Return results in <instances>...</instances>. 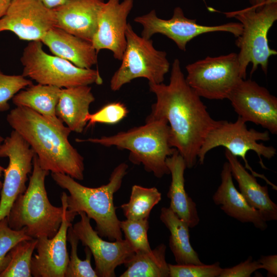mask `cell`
Wrapping results in <instances>:
<instances>
[{"label":"cell","mask_w":277,"mask_h":277,"mask_svg":"<svg viewBox=\"0 0 277 277\" xmlns=\"http://www.w3.org/2000/svg\"><path fill=\"white\" fill-rule=\"evenodd\" d=\"M78 214L80 220L72 226V229L82 245L87 247L93 256L97 276H115V268L131 259L135 253L133 249L125 239L104 240L92 228L86 214L81 211Z\"/></svg>","instance_id":"15"},{"label":"cell","mask_w":277,"mask_h":277,"mask_svg":"<svg viewBox=\"0 0 277 277\" xmlns=\"http://www.w3.org/2000/svg\"><path fill=\"white\" fill-rule=\"evenodd\" d=\"M67 193L62 192L61 200L64 214L60 227L52 238L37 239L36 253L32 257L31 271L34 277H65L69 256L67 248V232L75 216L67 211Z\"/></svg>","instance_id":"16"},{"label":"cell","mask_w":277,"mask_h":277,"mask_svg":"<svg viewBox=\"0 0 277 277\" xmlns=\"http://www.w3.org/2000/svg\"><path fill=\"white\" fill-rule=\"evenodd\" d=\"M134 21L143 27L141 36L151 39L155 34H161L173 41L177 47L185 51L188 43L201 34L214 32H226L239 36L242 31V25L240 22H230L215 26L199 24L196 19L186 17L182 9L176 7L172 16L168 19H162L157 16L155 10L147 14L138 16Z\"/></svg>","instance_id":"11"},{"label":"cell","mask_w":277,"mask_h":277,"mask_svg":"<svg viewBox=\"0 0 277 277\" xmlns=\"http://www.w3.org/2000/svg\"><path fill=\"white\" fill-rule=\"evenodd\" d=\"M46 7L54 9L64 4L67 0H38Z\"/></svg>","instance_id":"37"},{"label":"cell","mask_w":277,"mask_h":277,"mask_svg":"<svg viewBox=\"0 0 277 277\" xmlns=\"http://www.w3.org/2000/svg\"><path fill=\"white\" fill-rule=\"evenodd\" d=\"M128 111L126 106L120 102H113L104 105L96 112L87 114L86 121L87 127L96 123L114 124L125 117Z\"/></svg>","instance_id":"33"},{"label":"cell","mask_w":277,"mask_h":277,"mask_svg":"<svg viewBox=\"0 0 277 277\" xmlns=\"http://www.w3.org/2000/svg\"><path fill=\"white\" fill-rule=\"evenodd\" d=\"M166 246L161 244L148 252L134 253L124 265L121 277H168L169 269L165 258Z\"/></svg>","instance_id":"26"},{"label":"cell","mask_w":277,"mask_h":277,"mask_svg":"<svg viewBox=\"0 0 277 277\" xmlns=\"http://www.w3.org/2000/svg\"><path fill=\"white\" fill-rule=\"evenodd\" d=\"M67 241L71 246V253L65 277H98L91 265L92 253L89 248L85 247V260H81L78 256L77 246L80 240L73 230L72 225L68 229Z\"/></svg>","instance_id":"29"},{"label":"cell","mask_w":277,"mask_h":277,"mask_svg":"<svg viewBox=\"0 0 277 277\" xmlns=\"http://www.w3.org/2000/svg\"><path fill=\"white\" fill-rule=\"evenodd\" d=\"M126 37L122 63L110 80V89L119 90L125 84L140 77L147 78L150 83H163L170 68L167 53L155 49L151 39L137 35L129 23Z\"/></svg>","instance_id":"9"},{"label":"cell","mask_w":277,"mask_h":277,"mask_svg":"<svg viewBox=\"0 0 277 277\" xmlns=\"http://www.w3.org/2000/svg\"><path fill=\"white\" fill-rule=\"evenodd\" d=\"M32 84L31 80L22 74H5L0 69V112L9 110V101L19 91Z\"/></svg>","instance_id":"31"},{"label":"cell","mask_w":277,"mask_h":277,"mask_svg":"<svg viewBox=\"0 0 277 277\" xmlns=\"http://www.w3.org/2000/svg\"><path fill=\"white\" fill-rule=\"evenodd\" d=\"M5 168L0 165V191L2 187L3 183L1 180V177L2 176V173L4 172Z\"/></svg>","instance_id":"40"},{"label":"cell","mask_w":277,"mask_h":277,"mask_svg":"<svg viewBox=\"0 0 277 277\" xmlns=\"http://www.w3.org/2000/svg\"><path fill=\"white\" fill-rule=\"evenodd\" d=\"M161 199V193L156 187L147 188L134 185L132 187L129 201L121 207L127 219H148L152 208Z\"/></svg>","instance_id":"28"},{"label":"cell","mask_w":277,"mask_h":277,"mask_svg":"<svg viewBox=\"0 0 277 277\" xmlns=\"http://www.w3.org/2000/svg\"><path fill=\"white\" fill-rule=\"evenodd\" d=\"M37 239L19 242L7 254L0 277H31V262Z\"/></svg>","instance_id":"27"},{"label":"cell","mask_w":277,"mask_h":277,"mask_svg":"<svg viewBox=\"0 0 277 277\" xmlns=\"http://www.w3.org/2000/svg\"><path fill=\"white\" fill-rule=\"evenodd\" d=\"M54 55L76 66L91 68L97 62V53L91 42L54 27L41 40Z\"/></svg>","instance_id":"20"},{"label":"cell","mask_w":277,"mask_h":277,"mask_svg":"<svg viewBox=\"0 0 277 277\" xmlns=\"http://www.w3.org/2000/svg\"><path fill=\"white\" fill-rule=\"evenodd\" d=\"M120 227L126 240L135 253L151 250L148 240V219L130 220L120 221Z\"/></svg>","instance_id":"30"},{"label":"cell","mask_w":277,"mask_h":277,"mask_svg":"<svg viewBox=\"0 0 277 277\" xmlns=\"http://www.w3.org/2000/svg\"><path fill=\"white\" fill-rule=\"evenodd\" d=\"M251 6H261L266 3L269 0H248Z\"/></svg>","instance_id":"39"},{"label":"cell","mask_w":277,"mask_h":277,"mask_svg":"<svg viewBox=\"0 0 277 277\" xmlns=\"http://www.w3.org/2000/svg\"><path fill=\"white\" fill-rule=\"evenodd\" d=\"M261 268L262 265L259 261H253L250 256L234 266L223 268L219 277H250L253 272Z\"/></svg>","instance_id":"35"},{"label":"cell","mask_w":277,"mask_h":277,"mask_svg":"<svg viewBox=\"0 0 277 277\" xmlns=\"http://www.w3.org/2000/svg\"><path fill=\"white\" fill-rule=\"evenodd\" d=\"M75 141L127 149L130 152V162L143 165L146 171L157 178L170 174L166 161L176 150L171 146L170 127L164 119L146 120L144 125L111 136Z\"/></svg>","instance_id":"4"},{"label":"cell","mask_w":277,"mask_h":277,"mask_svg":"<svg viewBox=\"0 0 277 277\" xmlns=\"http://www.w3.org/2000/svg\"><path fill=\"white\" fill-rule=\"evenodd\" d=\"M188 84L201 97L228 98L241 80L238 54L207 56L186 66Z\"/></svg>","instance_id":"10"},{"label":"cell","mask_w":277,"mask_h":277,"mask_svg":"<svg viewBox=\"0 0 277 277\" xmlns=\"http://www.w3.org/2000/svg\"><path fill=\"white\" fill-rule=\"evenodd\" d=\"M149 86L156 100L146 120L167 121L171 146L187 168H193L205 137L219 121L210 116L201 97L187 83L178 58L172 63L168 84L149 83Z\"/></svg>","instance_id":"1"},{"label":"cell","mask_w":277,"mask_h":277,"mask_svg":"<svg viewBox=\"0 0 277 277\" xmlns=\"http://www.w3.org/2000/svg\"><path fill=\"white\" fill-rule=\"evenodd\" d=\"M61 88L56 86L38 84L31 85L21 90L12 98L16 107H25L41 114L59 127L64 126L57 116L55 108Z\"/></svg>","instance_id":"24"},{"label":"cell","mask_w":277,"mask_h":277,"mask_svg":"<svg viewBox=\"0 0 277 277\" xmlns=\"http://www.w3.org/2000/svg\"><path fill=\"white\" fill-rule=\"evenodd\" d=\"M228 162L221 173V182L212 196L213 202L228 215L242 223H251L261 230L267 227L260 212L251 207L235 188Z\"/></svg>","instance_id":"19"},{"label":"cell","mask_w":277,"mask_h":277,"mask_svg":"<svg viewBox=\"0 0 277 277\" xmlns=\"http://www.w3.org/2000/svg\"><path fill=\"white\" fill-rule=\"evenodd\" d=\"M235 112L245 122L260 125L277 134V98L250 79H242L228 98Z\"/></svg>","instance_id":"13"},{"label":"cell","mask_w":277,"mask_h":277,"mask_svg":"<svg viewBox=\"0 0 277 277\" xmlns=\"http://www.w3.org/2000/svg\"><path fill=\"white\" fill-rule=\"evenodd\" d=\"M32 239L26 234L24 227L18 230L11 228L8 225L7 217L0 220V271L10 249L19 242Z\"/></svg>","instance_id":"34"},{"label":"cell","mask_w":277,"mask_h":277,"mask_svg":"<svg viewBox=\"0 0 277 277\" xmlns=\"http://www.w3.org/2000/svg\"><path fill=\"white\" fill-rule=\"evenodd\" d=\"M133 0H108L100 12L97 28L91 43L98 53L101 50L112 52L114 58L121 61L127 41V18L133 7Z\"/></svg>","instance_id":"17"},{"label":"cell","mask_w":277,"mask_h":277,"mask_svg":"<svg viewBox=\"0 0 277 277\" xmlns=\"http://www.w3.org/2000/svg\"><path fill=\"white\" fill-rule=\"evenodd\" d=\"M94 101L89 85L61 88L56 114L71 131L81 133L87 125L90 105Z\"/></svg>","instance_id":"23"},{"label":"cell","mask_w":277,"mask_h":277,"mask_svg":"<svg viewBox=\"0 0 277 277\" xmlns=\"http://www.w3.org/2000/svg\"><path fill=\"white\" fill-rule=\"evenodd\" d=\"M34 155L29 144L14 130L0 146V157L9 158L1 190L0 220L8 216L17 197L26 191V183L28 174L32 171Z\"/></svg>","instance_id":"12"},{"label":"cell","mask_w":277,"mask_h":277,"mask_svg":"<svg viewBox=\"0 0 277 277\" xmlns=\"http://www.w3.org/2000/svg\"><path fill=\"white\" fill-rule=\"evenodd\" d=\"M225 155L232 177L237 182L240 192L247 203L258 210L266 222L276 220L277 205L270 198L267 186L261 185L255 177L247 171L238 157L227 150Z\"/></svg>","instance_id":"21"},{"label":"cell","mask_w":277,"mask_h":277,"mask_svg":"<svg viewBox=\"0 0 277 277\" xmlns=\"http://www.w3.org/2000/svg\"><path fill=\"white\" fill-rule=\"evenodd\" d=\"M170 277H219L223 268L219 262L210 265L168 264Z\"/></svg>","instance_id":"32"},{"label":"cell","mask_w":277,"mask_h":277,"mask_svg":"<svg viewBox=\"0 0 277 277\" xmlns=\"http://www.w3.org/2000/svg\"><path fill=\"white\" fill-rule=\"evenodd\" d=\"M20 60L23 66L22 75L38 84L61 88L103 84L98 70L81 68L67 60L47 53L41 41L30 42L24 49Z\"/></svg>","instance_id":"7"},{"label":"cell","mask_w":277,"mask_h":277,"mask_svg":"<svg viewBox=\"0 0 277 277\" xmlns=\"http://www.w3.org/2000/svg\"><path fill=\"white\" fill-rule=\"evenodd\" d=\"M128 166L122 163L112 172L109 182L96 188L83 186L70 176L51 172L54 182L69 193L67 195V211L74 216L83 211L95 223V231L110 241L123 239L120 220L116 214L114 194L121 188Z\"/></svg>","instance_id":"3"},{"label":"cell","mask_w":277,"mask_h":277,"mask_svg":"<svg viewBox=\"0 0 277 277\" xmlns=\"http://www.w3.org/2000/svg\"><path fill=\"white\" fill-rule=\"evenodd\" d=\"M13 0H0V18L3 17Z\"/></svg>","instance_id":"38"},{"label":"cell","mask_w":277,"mask_h":277,"mask_svg":"<svg viewBox=\"0 0 277 277\" xmlns=\"http://www.w3.org/2000/svg\"><path fill=\"white\" fill-rule=\"evenodd\" d=\"M4 138L2 136H1L0 135V146H1V144H2V143H3V141H4Z\"/></svg>","instance_id":"41"},{"label":"cell","mask_w":277,"mask_h":277,"mask_svg":"<svg viewBox=\"0 0 277 277\" xmlns=\"http://www.w3.org/2000/svg\"><path fill=\"white\" fill-rule=\"evenodd\" d=\"M49 173L41 167L35 154L28 186L17 197L7 216L11 228L18 230L24 227L33 239L53 238L63 220V207L51 204L47 195L45 181Z\"/></svg>","instance_id":"5"},{"label":"cell","mask_w":277,"mask_h":277,"mask_svg":"<svg viewBox=\"0 0 277 277\" xmlns=\"http://www.w3.org/2000/svg\"><path fill=\"white\" fill-rule=\"evenodd\" d=\"M269 132H260L254 129H248L246 122L238 116L234 122L219 121L205 137L198 153L197 159L200 164L204 162L206 154L211 149L224 147L231 154L240 157L245 163V167L255 177L265 180L276 190V186L270 182L264 175L255 172L249 165L246 159L248 151L255 152L259 157V163L263 169H267L263 164L262 156L271 159L276 154V149L272 146H267L259 141L270 140Z\"/></svg>","instance_id":"8"},{"label":"cell","mask_w":277,"mask_h":277,"mask_svg":"<svg viewBox=\"0 0 277 277\" xmlns=\"http://www.w3.org/2000/svg\"><path fill=\"white\" fill-rule=\"evenodd\" d=\"M104 0H67L54 9L55 27L91 42Z\"/></svg>","instance_id":"18"},{"label":"cell","mask_w":277,"mask_h":277,"mask_svg":"<svg viewBox=\"0 0 277 277\" xmlns=\"http://www.w3.org/2000/svg\"><path fill=\"white\" fill-rule=\"evenodd\" d=\"M6 120L29 144L42 169L84 179V158L69 142L71 131L68 127L57 126L25 107L12 109Z\"/></svg>","instance_id":"2"},{"label":"cell","mask_w":277,"mask_h":277,"mask_svg":"<svg viewBox=\"0 0 277 277\" xmlns=\"http://www.w3.org/2000/svg\"><path fill=\"white\" fill-rule=\"evenodd\" d=\"M224 14L227 17H234L242 25V33L235 42L240 49L237 54L242 79H246L250 63L251 74L259 66L267 74L269 58L277 54V51L270 47L268 39L269 30L277 20V0H269L261 6H251Z\"/></svg>","instance_id":"6"},{"label":"cell","mask_w":277,"mask_h":277,"mask_svg":"<svg viewBox=\"0 0 277 277\" xmlns=\"http://www.w3.org/2000/svg\"><path fill=\"white\" fill-rule=\"evenodd\" d=\"M262 265V268L267 271L268 277L277 276V255H262L258 260Z\"/></svg>","instance_id":"36"},{"label":"cell","mask_w":277,"mask_h":277,"mask_svg":"<svg viewBox=\"0 0 277 277\" xmlns=\"http://www.w3.org/2000/svg\"><path fill=\"white\" fill-rule=\"evenodd\" d=\"M56 22L54 10L38 0H13L0 18V32H12L21 40L41 41Z\"/></svg>","instance_id":"14"},{"label":"cell","mask_w":277,"mask_h":277,"mask_svg":"<svg viewBox=\"0 0 277 277\" xmlns=\"http://www.w3.org/2000/svg\"><path fill=\"white\" fill-rule=\"evenodd\" d=\"M171 175V182L167 195L170 199V209L189 228L196 226L200 222L196 205L185 188L184 173L186 163L176 150L166 161Z\"/></svg>","instance_id":"22"},{"label":"cell","mask_w":277,"mask_h":277,"mask_svg":"<svg viewBox=\"0 0 277 277\" xmlns=\"http://www.w3.org/2000/svg\"><path fill=\"white\" fill-rule=\"evenodd\" d=\"M160 219L170 231L169 247L176 264H203L190 244L188 224L169 207L162 208Z\"/></svg>","instance_id":"25"}]
</instances>
